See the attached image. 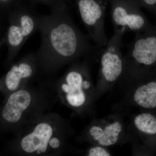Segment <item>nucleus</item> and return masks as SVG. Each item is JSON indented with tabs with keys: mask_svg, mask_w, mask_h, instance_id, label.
<instances>
[{
	"mask_svg": "<svg viewBox=\"0 0 156 156\" xmlns=\"http://www.w3.org/2000/svg\"><path fill=\"white\" fill-rule=\"evenodd\" d=\"M124 130L122 120L111 116L97 120L90 126L88 133L96 144L107 147L119 142L124 135Z\"/></svg>",
	"mask_w": 156,
	"mask_h": 156,
	"instance_id": "nucleus-9",
	"label": "nucleus"
},
{
	"mask_svg": "<svg viewBox=\"0 0 156 156\" xmlns=\"http://www.w3.org/2000/svg\"><path fill=\"white\" fill-rule=\"evenodd\" d=\"M60 88L65 101L73 108L80 109L88 104L94 92L87 63L73 65L61 79Z\"/></svg>",
	"mask_w": 156,
	"mask_h": 156,
	"instance_id": "nucleus-2",
	"label": "nucleus"
},
{
	"mask_svg": "<svg viewBox=\"0 0 156 156\" xmlns=\"http://www.w3.org/2000/svg\"><path fill=\"white\" fill-rule=\"evenodd\" d=\"M112 154L106 147L97 145L90 148L88 151L87 156H109Z\"/></svg>",
	"mask_w": 156,
	"mask_h": 156,
	"instance_id": "nucleus-15",
	"label": "nucleus"
},
{
	"mask_svg": "<svg viewBox=\"0 0 156 156\" xmlns=\"http://www.w3.org/2000/svg\"><path fill=\"white\" fill-rule=\"evenodd\" d=\"M54 129L49 123L38 124L30 133L21 140L23 151L29 154H44L49 149L56 150L60 147V140L54 136Z\"/></svg>",
	"mask_w": 156,
	"mask_h": 156,
	"instance_id": "nucleus-8",
	"label": "nucleus"
},
{
	"mask_svg": "<svg viewBox=\"0 0 156 156\" xmlns=\"http://www.w3.org/2000/svg\"><path fill=\"white\" fill-rule=\"evenodd\" d=\"M136 82L133 91V102L149 112H156V78L144 79L140 75L128 78Z\"/></svg>",
	"mask_w": 156,
	"mask_h": 156,
	"instance_id": "nucleus-10",
	"label": "nucleus"
},
{
	"mask_svg": "<svg viewBox=\"0 0 156 156\" xmlns=\"http://www.w3.org/2000/svg\"><path fill=\"white\" fill-rule=\"evenodd\" d=\"M40 16L30 5L20 4L15 7L7 36L13 54L17 53L29 38L39 30Z\"/></svg>",
	"mask_w": 156,
	"mask_h": 156,
	"instance_id": "nucleus-5",
	"label": "nucleus"
},
{
	"mask_svg": "<svg viewBox=\"0 0 156 156\" xmlns=\"http://www.w3.org/2000/svg\"><path fill=\"white\" fill-rule=\"evenodd\" d=\"M31 100V95L27 90H20L14 92L10 95L3 108V118L9 122H17L23 112L29 107Z\"/></svg>",
	"mask_w": 156,
	"mask_h": 156,
	"instance_id": "nucleus-12",
	"label": "nucleus"
},
{
	"mask_svg": "<svg viewBox=\"0 0 156 156\" xmlns=\"http://www.w3.org/2000/svg\"><path fill=\"white\" fill-rule=\"evenodd\" d=\"M37 66L34 53H30L24 56L7 73L5 84L8 89L11 91L17 89L22 81L28 80L34 74Z\"/></svg>",
	"mask_w": 156,
	"mask_h": 156,
	"instance_id": "nucleus-11",
	"label": "nucleus"
},
{
	"mask_svg": "<svg viewBox=\"0 0 156 156\" xmlns=\"http://www.w3.org/2000/svg\"><path fill=\"white\" fill-rule=\"evenodd\" d=\"M123 34L114 33L100 55L98 88H108L122 77L125 69L122 52Z\"/></svg>",
	"mask_w": 156,
	"mask_h": 156,
	"instance_id": "nucleus-3",
	"label": "nucleus"
},
{
	"mask_svg": "<svg viewBox=\"0 0 156 156\" xmlns=\"http://www.w3.org/2000/svg\"><path fill=\"white\" fill-rule=\"evenodd\" d=\"M39 30L41 42L34 53L37 65L53 69L82 56L100 58L104 48L92 46L89 37L80 31L66 7L41 15Z\"/></svg>",
	"mask_w": 156,
	"mask_h": 156,
	"instance_id": "nucleus-1",
	"label": "nucleus"
},
{
	"mask_svg": "<svg viewBox=\"0 0 156 156\" xmlns=\"http://www.w3.org/2000/svg\"><path fill=\"white\" fill-rule=\"evenodd\" d=\"M25 1V0H24ZM30 5L34 7L36 5H44L49 7L51 11L66 7L65 0H26Z\"/></svg>",
	"mask_w": 156,
	"mask_h": 156,
	"instance_id": "nucleus-14",
	"label": "nucleus"
},
{
	"mask_svg": "<svg viewBox=\"0 0 156 156\" xmlns=\"http://www.w3.org/2000/svg\"><path fill=\"white\" fill-rule=\"evenodd\" d=\"M144 2L148 5L152 6L156 4V0H143Z\"/></svg>",
	"mask_w": 156,
	"mask_h": 156,
	"instance_id": "nucleus-17",
	"label": "nucleus"
},
{
	"mask_svg": "<svg viewBox=\"0 0 156 156\" xmlns=\"http://www.w3.org/2000/svg\"><path fill=\"white\" fill-rule=\"evenodd\" d=\"M133 125L148 148L156 147V115L151 112L136 115Z\"/></svg>",
	"mask_w": 156,
	"mask_h": 156,
	"instance_id": "nucleus-13",
	"label": "nucleus"
},
{
	"mask_svg": "<svg viewBox=\"0 0 156 156\" xmlns=\"http://www.w3.org/2000/svg\"><path fill=\"white\" fill-rule=\"evenodd\" d=\"M24 0H0V5L9 6L14 5L15 7L19 5L21 1Z\"/></svg>",
	"mask_w": 156,
	"mask_h": 156,
	"instance_id": "nucleus-16",
	"label": "nucleus"
},
{
	"mask_svg": "<svg viewBox=\"0 0 156 156\" xmlns=\"http://www.w3.org/2000/svg\"><path fill=\"white\" fill-rule=\"evenodd\" d=\"M119 1L114 2L111 14L114 33L124 34L143 29L146 26V21L137 7L130 0Z\"/></svg>",
	"mask_w": 156,
	"mask_h": 156,
	"instance_id": "nucleus-7",
	"label": "nucleus"
},
{
	"mask_svg": "<svg viewBox=\"0 0 156 156\" xmlns=\"http://www.w3.org/2000/svg\"><path fill=\"white\" fill-rule=\"evenodd\" d=\"M124 59L122 77L128 78L144 74L145 70L156 62V36H136L129 45Z\"/></svg>",
	"mask_w": 156,
	"mask_h": 156,
	"instance_id": "nucleus-4",
	"label": "nucleus"
},
{
	"mask_svg": "<svg viewBox=\"0 0 156 156\" xmlns=\"http://www.w3.org/2000/svg\"><path fill=\"white\" fill-rule=\"evenodd\" d=\"M77 5L89 39L104 48L108 41L105 29L104 8L97 0H77Z\"/></svg>",
	"mask_w": 156,
	"mask_h": 156,
	"instance_id": "nucleus-6",
	"label": "nucleus"
}]
</instances>
